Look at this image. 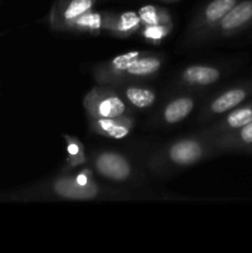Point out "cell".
<instances>
[{"label":"cell","instance_id":"1","mask_svg":"<svg viewBox=\"0 0 252 253\" xmlns=\"http://www.w3.org/2000/svg\"><path fill=\"white\" fill-rule=\"evenodd\" d=\"M118 194H125L120 190H111L103 187L94 179V174L89 168L81 170L77 174H61L53 178L46 184L34 185L31 188L22 189L16 193L14 200H77V202H89L101 198L118 197Z\"/></svg>","mask_w":252,"mask_h":253},{"label":"cell","instance_id":"2","mask_svg":"<svg viewBox=\"0 0 252 253\" xmlns=\"http://www.w3.org/2000/svg\"><path fill=\"white\" fill-rule=\"evenodd\" d=\"M220 152L211 140L202 133L178 138L161 147L147 160V168L155 174H169L194 166Z\"/></svg>","mask_w":252,"mask_h":253},{"label":"cell","instance_id":"3","mask_svg":"<svg viewBox=\"0 0 252 253\" xmlns=\"http://www.w3.org/2000/svg\"><path fill=\"white\" fill-rule=\"evenodd\" d=\"M165 63L163 54L131 51L119 54L94 68L96 83L115 85L156 76Z\"/></svg>","mask_w":252,"mask_h":253},{"label":"cell","instance_id":"4","mask_svg":"<svg viewBox=\"0 0 252 253\" xmlns=\"http://www.w3.org/2000/svg\"><path fill=\"white\" fill-rule=\"evenodd\" d=\"M83 105L88 118L91 119L133 116L135 114L124 96L106 84L98 83V85L93 86L84 96Z\"/></svg>","mask_w":252,"mask_h":253},{"label":"cell","instance_id":"5","mask_svg":"<svg viewBox=\"0 0 252 253\" xmlns=\"http://www.w3.org/2000/svg\"><path fill=\"white\" fill-rule=\"evenodd\" d=\"M90 165L99 175L113 183L124 184L137 177V172L130 160L116 151L103 150L93 152L90 156Z\"/></svg>","mask_w":252,"mask_h":253},{"label":"cell","instance_id":"6","mask_svg":"<svg viewBox=\"0 0 252 253\" xmlns=\"http://www.w3.org/2000/svg\"><path fill=\"white\" fill-rule=\"evenodd\" d=\"M239 0H211L197 15L189 27V40L194 43L204 42L220 20L237 4Z\"/></svg>","mask_w":252,"mask_h":253},{"label":"cell","instance_id":"7","mask_svg":"<svg viewBox=\"0 0 252 253\" xmlns=\"http://www.w3.org/2000/svg\"><path fill=\"white\" fill-rule=\"evenodd\" d=\"M252 94V83L240 84V85L230 86L221 93L210 99L199 114L200 123H208L215 118L222 116L232 109L244 104L246 99Z\"/></svg>","mask_w":252,"mask_h":253},{"label":"cell","instance_id":"8","mask_svg":"<svg viewBox=\"0 0 252 253\" xmlns=\"http://www.w3.org/2000/svg\"><path fill=\"white\" fill-rule=\"evenodd\" d=\"M252 24V0H239L237 4L220 20L207 37L208 40L225 39L240 34Z\"/></svg>","mask_w":252,"mask_h":253},{"label":"cell","instance_id":"9","mask_svg":"<svg viewBox=\"0 0 252 253\" xmlns=\"http://www.w3.org/2000/svg\"><path fill=\"white\" fill-rule=\"evenodd\" d=\"M252 121V100L249 103H244L237 108L232 109L229 113L224 114L221 118L210 126L200 131V133L207 137L211 138L215 136L224 135V133L234 131L241 126Z\"/></svg>","mask_w":252,"mask_h":253},{"label":"cell","instance_id":"10","mask_svg":"<svg viewBox=\"0 0 252 253\" xmlns=\"http://www.w3.org/2000/svg\"><path fill=\"white\" fill-rule=\"evenodd\" d=\"M136 121L133 116H119V118H89V128L94 133L103 137L121 140L130 135Z\"/></svg>","mask_w":252,"mask_h":253},{"label":"cell","instance_id":"11","mask_svg":"<svg viewBox=\"0 0 252 253\" xmlns=\"http://www.w3.org/2000/svg\"><path fill=\"white\" fill-rule=\"evenodd\" d=\"M110 86L115 88L124 96L133 110H147L155 105L158 98L157 91L145 84L125 82Z\"/></svg>","mask_w":252,"mask_h":253},{"label":"cell","instance_id":"12","mask_svg":"<svg viewBox=\"0 0 252 253\" xmlns=\"http://www.w3.org/2000/svg\"><path fill=\"white\" fill-rule=\"evenodd\" d=\"M221 77L222 71L216 66L190 64L180 72L179 81L188 88H207L217 83Z\"/></svg>","mask_w":252,"mask_h":253},{"label":"cell","instance_id":"13","mask_svg":"<svg viewBox=\"0 0 252 253\" xmlns=\"http://www.w3.org/2000/svg\"><path fill=\"white\" fill-rule=\"evenodd\" d=\"M96 0H61L51 12L49 22L54 30L62 31L72 20L93 10Z\"/></svg>","mask_w":252,"mask_h":253},{"label":"cell","instance_id":"14","mask_svg":"<svg viewBox=\"0 0 252 253\" xmlns=\"http://www.w3.org/2000/svg\"><path fill=\"white\" fill-rule=\"evenodd\" d=\"M198 103L197 96L190 94H182V95L173 96L170 100L166 103L160 113V121L163 125H177L184 121Z\"/></svg>","mask_w":252,"mask_h":253},{"label":"cell","instance_id":"15","mask_svg":"<svg viewBox=\"0 0 252 253\" xmlns=\"http://www.w3.org/2000/svg\"><path fill=\"white\" fill-rule=\"evenodd\" d=\"M220 152H245L252 146V121L234 131L210 138Z\"/></svg>","mask_w":252,"mask_h":253},{"label":"cell","instance_id":"16","mask_svg":"<svg viewBox=\"0 0 252 253\" xmlns=\"http://www.w3.org/2000/svg\"><path fill=\"white\" fill-rule=\"evenodd\" d=\"M140 16L135 11L121 12L118 15H106L104 17V31L118 37H128L140 31Z\"/></svg>","mask_w":252,"mask_h":253},{"label":"cell","instance_id":"17","mask_svg":"<svg viewBox=\"0 0 252 253\" xmlns=\"http://www.w3.org/2000/svg\"><path fill=\"white\" fill-rule=\"evenodd\" d=\"M104 17L105 15L101 12H95L93 10L81 15L77 19L69 21L62 31L73 32H88V34L98 35L103 31Z\"/></svg>","mask_w":252,"mask_h":253},{"label":"cell","instance_id":"18","mask_svg":"<svg viewBox=\"0 0 252 253\" xmlns=\"http://www.w3.org/2000/svg\"><path fill=\"white\" fill-rule=\"evenodd\" d=\"M64 141H66V150H67V158L66 165H64L63 170H71L77 167L85 165L88 158H86L85 150H84V145L81 142V140L74 136L63 135Z\"/></svg>","mask_w":252,"mask_h":253},{"label":"cell","instance_id":"19","mask_svg":"<svg viewBox=\"0 0 252 253\" xmlns=\"http://www.w3.org/2000/svg\"><path fill=\"white\" fill-rule=\"evenodd\" d=\"M137 14L140 16L141 27L158 24H172L169 12L163 7L155 6V5H145L138 10Z\"/></svg>","mask_w":252,"mask_h":253},{"label":"cell","instance_id":"20","mask_svg":"<svg viewBox=\"0 0 252 253\" xmlns=\"http://www.w3.org/2000/svg\"><path fill=\"white\" fill-rule=\"evenodd\" d=\"M170 30H172V24H158L151 25V26H142L140 32L143 39H146L147 41L152 42V43H158L168 36Z\"/></svg>","mask_w":252,"mask_h":253},{"label":"cell","instance_id":"21","mask_svg":"<svg viewBox=\"0 0 252 253\" xmlns=\"http://www.w3.org/2000/svg\"><path fill=\"white\" fill-rule=\"evenodd\" d=\"M245 152H246V153H252V146H251V147L249 148V150H246V151H245Z\"/></svg>","mask_w":252,"mask_h":253},{"label":"cell","instance_id":"22","mask_svg":"<svg viewBox=\"0 0 252 253\" xmlns=\"http://www.w3.org/2000/svg\"><path fill=\"white\" fill-rule=\"evenodd\" d=\"M163 1H167V2H172V1H177V0H163Z\"/></svg>","mask_w":252,"mask_h":253}]
</instances>
